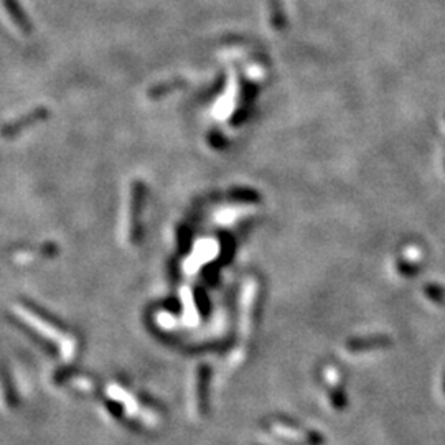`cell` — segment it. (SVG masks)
<instances>
[{
  "instance_id": "obj_2",
  "label": "cell",
  "mask_w": 445,
  "mask_h": 445,
  "mask_svg": "<svg viewBox=\"0 0 445 445\" xmlns=\"http://www.w3.org/2000/svg\"><path fill=\"white\" fill-rule=\"evenodd\" d=\"M6 7L8 8V11H11L12 13V20L17 23V27L18 28H22L23 32H28L30 30V28H28V22H27V18L22 16V8L18 7V4L16 2V0H6Z\"/></svg>"
},
{
  "instance_id": "obj_1",
  "label": "cell",
  "mask_w": 445,
  "mask_h": 445,
  "mask_svg": "<svg viewBox=\"0 0 445 445\" xmlns=\"http://www.w3.org/2000/svg\"><path fill=\"white\" fill-rule=\"evenodd\" d=\"M16 314L18 315V319H22L28 327H32L33 330H37L38 334L45 336V339L56 341V343L61 346L63 353H65L66 358H70V355L73 353V343H71V340H68L66 336H63L60 334V330H56L55 327L50 325L43 319H40L38 315L32 314L30 310L23 309V307H16Z\"/></svg>"
}]
</instances>
